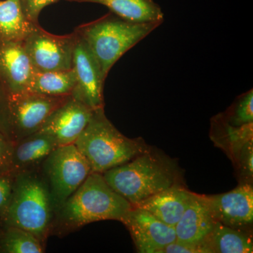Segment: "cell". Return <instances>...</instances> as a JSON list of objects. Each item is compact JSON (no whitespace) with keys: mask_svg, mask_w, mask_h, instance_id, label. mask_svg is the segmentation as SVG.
<instances>
[{"mask_svg":"<svg viewBox=\"0 0 253 253\" xmlns=\"http://www.w3.org/2000/svg\"><path fill=\"white\" fill-rule=\"evenodd\" d=\"M36 72L23 42L0 41V93L28 91Z\"/></svg>","mask_w":253,"mask_h":253,"instance_id":"12","label":"cell"},{"mask_svg":"<svg viewBox=\"0 0 253 253\" xmlns=\"http://www.w3.org/2000/svg\"><path fill=\"white\" fill-rule=\"evenodd\" d=\"M133 207L101 173L91 172L55 212L51 235L65 236L96 221H121Z\"/></svg>","mask_w":253,"mask_h":253,"instance_id":"1","label":"cell"},{"mask_svg":"<svg viewBox=\"0 0 253 253\" xmlns=\"http://www.w3.org/2000/svg\"><path fill=\"white\" fill-rule=\"evenodd\" d=\"M59 0H21L25 16L31 23L39 24L38 18L44 8Z\"/></svg>","mask_w":253,"mask_h":253,"instance_id":"26","label":"cell"},{"mask_svg":"<svg viewBox=\"0 0 253 253\" xmlns=\"http://www.w3.org/2000/svg\"><path fill=\"white\" fill-rule=\"evenodd\" d=\"M68 96L25 91L0 93V131L13 144L40 130L46 120Z\"/></svg>","mask_w":253,"mask_h":253,"instance_id":"6","label":"cell"},{"mask_svg":"<svg viewBox=\"0 0 253 253\" xmlns=\"http://www.w3.org/2000/svg\"><path fill=\"white\" fill-rule=\"evenodd\" d=\"M35 25L25 16L21 0L0 1V41L23 42Z\"/></svg>","mask_w":253,"mask_h":253,"instance_id":"20","label":"cell"},{"mask_svg":"<svg viewBox=\"0 0 253 253\" xmlns=\"http://www.w3.org/2000/svg\"><path fill=\"white\" fill-rule=\"evenodd\" d=\"M253 123L241 126H231L221 114L211 121V139L225 150L228 156L235 161L238 154L246 143L253 140Z\"/></svg>","mask_w":253,"mask_h":253,"instance_id":"19","label":"cell"},{"mask_svg":"<svg viewBox=\"0 0 253 253\" xmlns=\"http://www.w3.org/2000/svg\"><path fill=\"white\" fill-rule=\"evenodd\" d=\"M15 174L11 171L0 173V218L9 204L14 186Z\"/></svg>","mask_w":253,"mask_h":253,"instance_id":"25","label":"cell"},{"mask_svg":"<svg viewBox=\"0 0 253 253\" xmlns=\"http://www.w3.org/2000/svg\"><path fill=\"white\" fill-rule=\"evenodd\" d=\"M13 144L0 131V173L10 171Z\"/></svg>","mask_w":253,"mask_h":253,"instance_id":"27","label":"cell"},{"mask_svg":"<svg viewBox=\"0 0 253 253\" xmlns=\"http://www.w3.org/2000/svg\"><path fill=\"white\" fill-rule=\"evenodd\" d=\"M216 222L203 195L194 193L189 206L174 226L176 241L201 248Z\"/></svg>","mask_w":253,"mask_h":253,"instance_id":"14","label":"cell"},{"mask_svg":"<svg viewBox=\"0 0 253 253\" xmlns=\"http://www.w3.org/2000/svg\"><path fill=\"white\" fill-rule=\"evenodd\" d=\"M121 222L130 233L139 253H158L164 246L176 241L173 226L160 220L143 208L133 207Z\"/></svg>","mask_w":253,"mask_h":253,"instance_id":"11","label":"cell"},{"mask_svg":"<svg viewBox=\"0 0 253 253\" xmlns=\"http://www.w3.org/2000/svg\"><path fill=\"white\" fill-rule=\"evenodd\" d=\"M75 33V32H74ZM76 34L72 68L76 84L71 96L88 107L95 110L104 108V87L106 78L99 63L84 41Z\"/></svg>","mask_w":253,"mask_h":253,"instance_id":"9","label":"cell"},{"mask_svg":"<svg viewBox=\"0 0 253 253\" xmlns=\"http://www.w3.org/2000/svg\"><path fill=\"white\" fill-rule=\"evenodd\" d=\"M54 214L49 188L41 169L15 174L9 204L0 218L1 224L28 231L45 246Z\"/></svg>","mask_w":253,"mask_h":253,"instance_id":"3","label":"cell"},{"mask_svg":"<svg viewBox=\"0 0 253 253\" xmlns=\"http://www.w3.org/2000/svg\"><path fill=\"white\" fill-rule=\"evenodd\" d=\"M40 169L49 188L55 212L92 172L87 160L74 144L56 148Z\"/></svg>","mask_w":253,"mask_h":253,"instance_id":"7","label":"cell"},{"mask_svg":"<svg viewBox=\"0 0 253 253\" xmlns=\"http://www.w3.org/2000/svg\"><path fill=\"white\" fill-rule=\"evenodd\" d=\"M74 144L87 160L92 172L101 174L151 149L141 138L123 135L106 117L104 108L94 110Z\"/></svg>","mask_w":253,"mask_h":253,"instance_id":"5","label":"cell"},{"mask_svg":"<svg viewBox=\"0 0 253 253\" xmlns=\"http://www.w3.org/2000/svg\"><path fill=\"white\" fill-rule=\"evenodd\" d=\"M194 193L183 184L163 190L134 207H139L152 213L168 225H176L191 202Z\"/></svg>","mask_w":253,"mask_h":253,"instance_id":"16","label":"cell"},{"mask_svg":"<svg viewBox=\"0 0 253 253\" xmlns=\"http://www.w3.org/2000/svg\"><path fill=\"white\" fill-rule=\"evenodd\" d=\"M76 84L73 68L36 72L28 91L50 96H68L72 94Z\"/></svg>","mask_w":253,"mask_h":253,"instance_id":"21","label":"cell"},{"mask_svg":"<svg viewBox=\"0 0 253 253\" xmlns=\"http://www.w3.org/2000/svg\"><path fill=\"white\" fill-rule=\"evenodd\" d=\"M75 42L74 32L56 36L36 24L23 41V45L37 72H43L72 69Z\"/></svg>","mask_w":253,"mask_h":253,"instance_id":"8","label":"cell"},{"mask_svg":"<svg viewBox=\"0 0 253 253\" xmlns=\"http://www.w3.org/2000/svg\"><path fill=\"white\" fill-rule=\"evenodd\" d=\"M201 248L204 253H253L252 233L229 227L217 221Z\"/></svg>","mask_w":253,"mask_h":253,"instance_id":"17","label":"cell"},{"mask_svg":"<svg viewBox=\"0 0 253 253\" xmlns=\"http://www.w3.org/2000/svg\"><path fill=\"white\" fill-rule=\"evenodd\" d=\"M158 253H204L202 249L196 246H190L174 241L164 246Z\"/></svg>","mask_w":253,"mask_h":253,"instance_id":"28","label":"cell"},{"mask_svg":"<svg viewBox=\"0 0 253 253\" xmlns=\"http://www.w3.org/2000/svg\"><path fill=\"white\" fill-rule=\"evenodd\" d=\"M44 246L33 234L15 226L0 231V253H42Z\"/></svg>","mask_w":253,"mask_h":253,"instance_id":"22","label":"cell"},{"mask_svg":"<svg viewBox=\"0 0 253 253\" xmlns=\"http://www.w3.org/2000/svg\"><path fill=\"white\" fill-rule=\"evenodd\" d=\"M102 175L134 207L174 184H183L176 163L151 149Z\"/></svg>","mask_w":253,"mask_h":253,"instance_id":"2","label":"cell"},{"mask_svg":"<svg viewBox=\"0 0 253 253\" xmlns=\"http://www.w3.org/2000/svg\"><path fill=\"white\" fill-rule=\"evenodd\" d=\"M104 5L120 17L135 22H163L164 14L154 0H67Z\"/></svg>","mask_w":253,"mask_h":253,"instance_id":"18","label":"cell"},{"mask_svg":"<svg viewBox=\"0 0 253 253\" xmlns=\"http://www.w3.org/2000/svg\"><path fill=\"white\" fill-rule=\"evenodd\" d=\"M216 221L234 229L252 233L253 189L242 183L229 192L203 195Z\"/></svg>","mask_w":253,"mask_h":253,"instance_id":"10","label":"cell"},{"mask_svg":"<svg viewBox=\"0 0 253 253\" xmlns=\"http://www.w3.org/2000/svg\"><path fill=\"white\" fill-rule=\"evenodd\" d=\"M231 126H241L253 123V91L241 94L226 112L221 113Z\"/></svg>","mask_w":253,"mask_h":253,"instance_id":"23","label":"cell"},{"mask_svg":"<svg viewBox=\"0 0 253 253\" xmlns=\"http://www.w3.org/2000/svg\"><path fill=\"white\" fill-rule=\"evenodd\" d=\"M253 141H249L243 146L234 161L237 163L240 176L246 181L253 178Z\"/></svg>","mask_w":253,"mask_h":253,"instance_id":"24","label":"cell"},{"mask_svg":"<svg viewBox=\"0 0 253 253\" xmlns=\"http://www.w3.org/2000/svg\"><path fill=\"white\" fill-rule=\"evenodd\" d=\"M162 23L135 22L110 12L74 32L90 49L106 79L115 63Z\"/></svg>","mask_w":253,"mask_h":253,"instance_id":"4","label":"cell"},{"mask_svg":"<svg viewBox=\"0 0 253 253\" xmlns=\"http://www.w3.org/2000/svg\"><path fill=\"white\" fill-rule=\"evenodd\" d=\"M59 145L51 136L37 131L13 144L10 171L14 174L36 170Z\"/></svg>","mask_w":253,"mask_h":253,"instance_id":"15","label":"cell"},{"mask_svg":"<svg viewBox=\"0 0 253 253\" xmlns=\"http://www.w3.org/2000/svg\"><path fill=\"white\" fill-rule=\"evenodd\" d=\"M93 111L71 95L50 115L38 131L52 137L59 146L74 144L90 121Z\"/></svg>","mask_w":253,"mask_h":253,"instance_id":"13","label":"cell"}]
</instances>
